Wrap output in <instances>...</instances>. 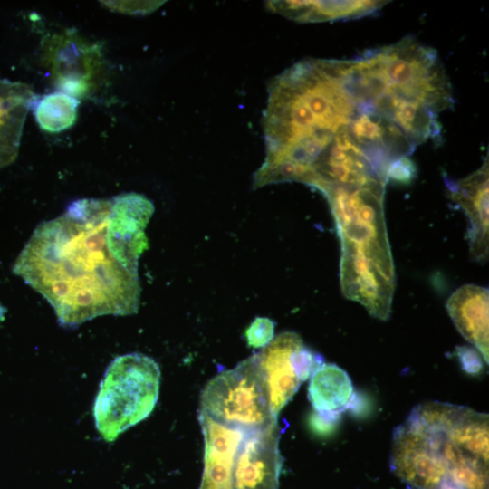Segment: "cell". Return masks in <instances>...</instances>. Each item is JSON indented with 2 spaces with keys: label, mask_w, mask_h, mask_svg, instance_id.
<instances>
[{
  "label": "cell",
  "mask_w": 489,
  "mask_h": 489,
  "mask_svg": "<svg viewBox=\"0 0 489 489\" xmlns=\"http://www.w3.org/2000/svg\"><path fill=\"white\" fill-rule=\"evenodd\" d=\"M354 394L347 372L339 366L323 363L311 376L308 397L317 412H343Z\"/></svg>",
  "instance_id": "obj_15"
},
{
  "label": "cell",
  "mask_w": 489,
  "mask_h": 489,
  "mask_svg": "<svg viewBox=\"0 0 489 489\" xmlns=\"http://www.w3.org/2000/svg\"><path fill=\"white\" fill-rule=\"evenodd\" d=\"M388 2L386 1H272L269 10L297 22H325L353 19L369 15Z\"/></svg>",
  "instance_id": "obj_14"
},
{
  "label": "cell",
  "mask_w": 489,
  "mask_h": 489,
  "mask_svg": "<svg viewBox=\"0 0 489 489\" xmlns=\"http://www.w3.org/2000/svg\"><path fill=\"white\" fill-rule=\"evenodd\" d=\"M488 157L481 168L457 181H448L450 197L469 218L470 253L473 259L484 262L489 253Z\"/></svg>",
  "instance_id": "obj_10"
},
{
  "label": "cell",
  "mask_w": 489,
  "mask_h": 489,
  "mask_svg": "<svg viewBox=\"0 0 489 489\" xmlns=\"http://www.w3.org/2000/svg\"><path fill=\"white\" fill-rule=\"evenodd\" d=\"M205 442L204 470L199 489H233L235 455L247 430L223 424L200 410Z\"/></svg>",
  "instance_id": "obj_9"
},
{
  "label": "cell",
  "mask_w": 489,
  "mask_h": 489,
  "mask_svg": "<svg viewBox=\"0 0 489 489\" xmlns=\"http://www.w3.org/2000/svg\"><path fill=\"white\" fill-rule=\"evenodd\" d=\"M455 351L462 369L466 373L477 376L483 371L482 358L476 350L467 346H457Z\"/></svg>",
  "instance_id": "obj_19"
},
{
  "label": "cell",
  "mask_w": 489,
  "mask_h": 489,
  "mask_svg": "<svg viewBox=\"0 0 489 489\" xmlns=\"http://www.w3.org/2000/svg\"><path fill=\"white\" fill-rule=\"evenodd\" d=\"M107 242L114 257L138 273V261L149 248L145 228L154 213L153 203L144 195L123 193L110 199Z\"/></svg>",
  "instance_id": "obj_6"
},
{
  "label": "cell",
  "mask_w": 489,
  "mask_h": 489,
  "mask_svg": "<svg viewBox=\"0 0 489 489\" xmlns=\"http://www.w3.org/2000/svg\"><path fill=\"white\" fill-rule=\"evenodd\" d=\"M446 306L457 331L479 350L488 364V289L475 284L463 285L452 293Z\"/></svg>",
  "instance_id": "obj_12"
},
{
  "label": "cell",
  "mask_w": 489,
  "mask_h": 489,
  "mask_svg": "<svg viewBox=\"0 0 489 489\" xmlns=\"http://www.w3.org/2000/svg\"><path fill=\"white\" fill-rule=\"evenodd\" d=\"M200 410L212 418L247 431L277 420L255 354L211 379L201 392Z\"/></svg>",
  "instance_id": "obj_3"
},
{
  "label": "cell",
  "mask_w": 489,
  "mask_h": 489,
  "mask_svg": "<svg viewBox=\"0 0 489 489\" xmlns=\"http://www.w3.org/2000/svg\"><path fill=\"white\" fill-rule=\"evenodd\" d=\"M279 439L277 420L245 434L233 465V489H279Z\"/></svg>",
  "instance_id": "obj_7"
},
{
  "label": "cell",
  "mask_w": 489,
  "mask_h": 489,
  "mask_svg": "<svg viewBox=\"0 0 489 489\" xmlns=\"http://www.w3.org/2000/svg\"><path fill=\"white\" fill-rule=\"evenodd\" d=\"M427 433L444 436L465 456L488 467V414L446 403L437 427Z\"/></svg>",
  "instance_id": "obj_11"
},
{
  "label": "cell",
  "mask_w": 489,
  "mask_h": 489,
  "mask_svg": "<svg viewBox=\"0 0 489 489\" xmlns=\"http://www.w3.org/2000/svg\"><path fill=\"white\" fill-rule=\"evenodd\" d=\"M43 59L54 85L76 99L94 94L103 80L105 66L101 47L75 31L47 35L42 43Z\"/></svg>",
  "instance_id": "obj_4"
},
{
  "label": "cell",
  "mask_w": 489,
  "mask_h": 489,
  "mask_svg": "<svg viewBox=\"0 0 489 489\" xmlns=\"http://www.w3.org/2000/svg\"><path fill=\"white\" fill-rule=\"evenodd\" d=\"M390 467L408 489H437L447 479L436 442L408 419L393 431Z\"/></svg>",
  "instance_id": "obj_5"
},
{
  "label": "cell",
  "mask_w": 489,
  "mask_h": 489,
  "mask_svg": "<svg viewBox=\"0 0 489 489\" xmlns=\"http://www.w3.org/2000/svg\"><path fill=\"white\" fill-rule=\"evenodd\" d=\"M80 101L57 91L35 98L32 108L39 127L50 133H58L71 128L76 121Z\"/></svg>",
  "instance_id": "obj_16"
},
{
  "label": "cell",
  "mask_w": 489,
  "mask_h": 489,
  "mask_svg": "<svg viewBox=\"0 0 489 489\" xmlns=\"http://www.w3.org/2000/svg\"><path fill=\"white\" fill-rule=\"evenodd\" d=\"M110 205V199L73 201L64 213L37 225L14 264L13 273L44 297L62 326L138 312V273L124 267L108 245Z\"/></svg>",
  "instance_id": "obj_1"
},
{
  "label": "cell",
  "mask_w": 489,
  "mask_h": 489,
  "mask_svg": "<svg viewBox=\"0 0 489 489\" xmlns=\"http://www.w3.org/2000/svg\"><path fill=\"white\" fill-rule=\"evenodd\" d=\"M35 98L27 84L0 78V168L16 158L25 118Z\"/></svg>",
  "instance_id": "obj_13"
},
{
  "label": "cell",
  "mask_w": 489,
  "mask_h": 489,
  "mask_svg": "<svg viewBox=\"0 0 489 489\" xmlns=\"http://www.w3.org/2000/svg\"><path fill=\"white\" fill-rule=\"evenodd\" d=\"M156 361L140 353L119 356L109 365L93 406L96 428L107 442L149 416L159 391Z\"/></svg>",
  "instance_id": "obj_2"
},
{
  "label": "cell",
  "mask_w": 489,
  "mask_h": 489,
  "mask_svg": "<svg viewBox=\"0 0 489 489\" xmlns=\"http://www.w3.org/2000/svg\"><path fill=\"white\" fill-rule=\"evenodd\" d=\"M342 412L312 411L309 417V426L312 432L326 436L332 434L338 427Z\"/></svg>",
  "instance_id": "obj_18"
},
{
  "label": "cell",
  "mask_w": 489,
  "mask_h": 489,
  "mask_svg": "<svg viewBox=\"0 0 489 489\" xmlns=\"http://www.w3.org/2000/svg\"><path fill=\"white\" fill-rule=\"evenodd\" d=\"M5 313V309L4 306L0 303V321H3Z\"/></svg>",
  "instance_id": "obj_22"
},
{
  "label": "cell",
  "mask_w": 489,
  "mask_h": 489,
  "mask_svg": "<svg viewBox=\"0 0 489 489\" xmlns=\"http://www.w3.org/2000/svg\"><path fill=\"white\" fill-rule=\"evenodd\" d=\"M437 489H461L455 484H453L451 482H449L447 479L444 481L440 486Z\"/></svg>",
  "instance_id": "obj_21"
},
{
  "label": "cell",
  "mask_w": 489,
  "mask_h": 489,
  "mask_svg": "<svg viewBox=\"0 0 489 489\" xmlns=\"http://www.w3.org/2000/svg\"><path fill=\"white\" fill-rule=\"evenodd\" d=\"M274 323L269 318L257 317L246 329L244 337L254 349L264 348L273 339Z\"/></svg>",
  "instance_id": "obj_17"
},
{
  "label": "cell",
  "mask_w": 489,
  "mask_h": 489,
  "mask_svg": "<svg viewBox=\"0 0 489 489\" xmlns=\"http://www.w3.org/2000/svg\"><path fill=\"white\" fill-rule=\"evenodd\" d=\"M302 343L299 334L285 331L255 354L267 389L270 409L275 417L302 383L292 363V354Z\"/></svg>",
  "instance_id": "obj_8"
},
{
  "label": "cell",
  "mask_w": 489,
  "mask_h": 489,
  "mask_svg": "<svg viewBox=\"0 0 489 489\" xmlns=\"http://www.w3.org/2000/svg\"><path fill=\"white\" fill-rule=\"evenodd\" d=\"M417 168L408 157L394 160L388 169V178L400 183H409L416 177Z\"/></svg>",
  "instance_id": "obj_20"
}]
</instances>
